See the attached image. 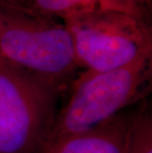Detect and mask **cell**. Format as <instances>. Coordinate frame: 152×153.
Masks as SVG:
<instances>
[{
	"label": "cell",
	"mask_w": 152,
	"mask_h": 153,
	"mask_svg": "<svg viewBox=\"0 0 152 153\" xmlns=\"http://www.w3.org/2000/svg\"><path fill=\"white\" fill-rule=\"evenodd\" d=\"M130 115L121 113L89 131L50 141L43 153H127Z\"/></svg>",
	"instance_id": "5b68a950"
},
{
	"label": "cell",
	"mask_w": 152,
	"mask_h": 153,
	"mask_svg": "<svg viewBox=\"0 0 152 153\" xmlns=\"http://www.w3.org/2000/svg\"><path fill=\"white\" fill-rule=\"evenodd\" d=\"M0 3L3 5L14 6L16 4V0H0Z\"/></svg>",
	"instance_id": "9c48e42d"
},
{
	"label": "cell",
	"mask_w": 152,
	"mask_h": 153,
	"mask_svg": "<svg viewBox=\"0 0 152 153\" xmlns=\"http://www.w3.org/2000/svg\"><path fill=\"white\" fill-rule=\"evenodd\" d=\"M0 59L61 91L79 68L63 23L0 4Z\"/></svg>",
	"instance_id": "6da1fadb"
},
{
	"label": "cell",
	"mask_w": 152,
	"mask_h": 153,
	"mask_svg": "<svg viewBox=\"0 0 152 153\" xmlns=\"http://www.w3.org/2000/svg\"><path fill=\"white\" fill-rule=\"evenodd\" d=\"M151 57L104 72L84 71L76 77L66 104L59 110L50 141L91 131L139 100L150 82Z\"/></svg>",
	"instance_id": "7a4b0ae2"
},
{
	"label": "cell",
	"mask_w": 152,
	"mask_h": 153,
	"mask_svg": "<svg viewBox=\"0 0 152 153\" xmlns=\"http://www.w3.org/2000/svg\"><path fill=\"white\" fill-rule=\"evenodd\" d=\"M61 91L0 59V153H43Z\"/></svg>",
	"instance_id": "3957f363"
},
{
	"label": "cell",
	"mask_w": 152,
	"mask_h": 153,
	"mask_svg": "<svg viewBox=\"0 0 152 153\" xmlns=\"http://www.w3.org/2000/svg\"><path fill=\"white\" fill-rule=\"evenodd\" d=\"M127 153H152V116L147 107L130 115Z\"/></svg>",
	"instance_id": "52a82bcc"
},
{
	"label": "cell",
	"mask_w": 152,
	"mask_h": 153,
	"mask_svg": "<svg viewBox=\"0 0 152 153\" xmlns=\"http://www.w3.org/2000/svg\"><path fill=\"white\" fill-rule=\"evenodd\" d=\"M116 10L147 20L150 0H111Z\"/></svg>",
	"instance_id": "ba28073f"
},
{
	"label": "cell",
	"mask_w": 152,
	"mask_h": 153,
	"mask_svg": "<svg viewBox=\"0 0 152 153\" xmlns=\"http://www.w3.org/2000/svg\"><path fill=\"white\" fill-rule=\"evenodd\" d=\"M17 2L23 10L51 19L60 17L62 20L97 6L116 10L111 0H17Z\"/></svg>",
	"instance_id": "8992f818"
},
{
	"label": "cell",
	"mask_w": 152,
	"mask_h": 153,
	"mask_svg": "<svg viewBox=\"0 0 152 153\" xmlns=\"http://www.w3.org/2000/svg\"><path fill=\"white\" fill-rule=\"evenodd\" d=\"M62 21L84 71L118 69L152 54L151 28L136 16L97 6Z\"/></svg>",
	"instance_id": "277c9868"
}]
</instances>
